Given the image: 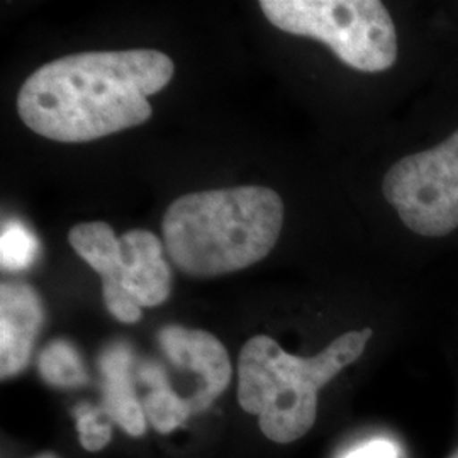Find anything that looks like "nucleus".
Wrapping results in <instances>:
<instances>
[{
    "label": "nucleus",
    "instance_id": "2",
    "mask_svg": "<svg viewBox=\"0 0 458 458\" xmlns=\"http://www.w3.org/2000/svg\"><path fill=\"white\" fill-rule=\"evenodd\" d=\"M284 202L263 185L194 192L164 216L166 253L191 277H217L263 260L277 243Z\"/></svg>",
    "mask_w": 458,
    "mask_h": 458
},
{
    "label": "nucleus",
    "instance_id": "15",
    "mask_svg": "<svg viewBox=\"0 0 458 458\" xmlns=\"http://www.w3.org/2000/svg\"><path fill=\"white\" fill-rule=\"evenodd\" d=\"M36 458H62V457H58V455H56V454H43V455H39V457H36Z\"/></svg>",
    "mask_w": 458,
    "mask_h": 458
},
{
    "label": "nucleus",
    "instance_id": "4",
    "mask_svg": "<svg viewBox=\"0 0 458 458\" xmlns=\"http://www.w3.org/2000/svg\"><path fill=\"white\" fill-rule=\"evenodd\" d=\"M68 242L83 262L102 278V295L109 312L121 323L141 319V308L164 304L172 289L170 267L162 242L147 229L115 236L107 223H81Z\"/></svg>",
    "mask_w": 458,
    "mask_h": 458
},
{
    "label": "nucleus",
    "instance_id": "6",
    "mask_svg": "<svg viewBox=\"0 0 458 458\" xmlns=\"http://www.w3.org/2000/svg\"><path fill=\"white\" fill-rule=\"evenodd\" d=\"M382 192L412 233L442 238L458 228V130L387 170Z\"/></svg>",
    "mask_w": 458,
    "mask_h": 458
},
{
    "label": "nucleus",
    "instance_id": "9",
    "mask_svg": "<svg viewBox=\"0 0 458 458\" xmlns=\"http://www.w3.org/2000/svg\"><path fill=\"white\" fill-rule=\"evenodd\" d=\"M130 352L113 346L100 357L104 372V410L113 421L131 437L147 433V414L138 401L130 377Z\"/></svg>",
    "mask_w": 458,
    "mask_h": 458
},
{
    "label": "nucleus",
    "instance_id": "12",
    "mask_svg": "<svg viewBox=\"0 0 458 458\" xmlns=\"http://www.w3.org/2000/svg\"><path fill=\"white\" fill-rule=\"evenodd\" d=\"M39 253V242L21 221H7L0 236V263L7 272L30 268Z\"/></svg>",
    "mask_w": 458,
    "mask_h": 458
},
{
    "label": "nucleus",
    "instance_id": "7",
    "mask_svg": "<svg viewBox=\"0 0 458 458\" xmlns=\"http://www.w3.org/2000/svg\"><path fill=\"white\" fill-rule=\"evenodd\" d=\"M45 325V306L30 284L0 285V377L22 372L31 360L33 344Z\"/></svg>",
    "mask_w": 458,
    "mask_h": 458
},
{
    "label": "nucleus",
    "instance_id": "10",
    "mask_svg": "<svg viewBox=\"0 0 458 458\" xmlns=\"http://www.w3.org/2000/svg\"><path fill=\"white\" fill-rule=\"evenodd\" d=\"M141 376L151 386V393L143 401V410L155 429L170 433L192 416L187 403L168 386L162 369L149 367L141 372Z\"/></svg>",
    "mask_w": 458,
    "mask_h": 458
},
{
    "label": "nucleus",
    "instance_id": "14",
    "mask_svg": "<svg viewBox=\"0 0 458 458\" xmlns=\"http://www.w3.org/2000/svg\"><path fill=\"white\" fill-rule=\"evenodd\" d=\"M344 458H397V448L386 440L367 443Z\"/></svg>",
    "mask_w": 458,
    "mask_h": 458
},
{
    "label": "nucleus",
    "instance_id": "3",
    "mask_svg": "<svg viewBox=\"0 0 458 458\" xmlns=\"http://www.w3.org/2000/svg\"><path fill=\"white\" fill-rule=\"evenodd\" d=\"M372 327L348 331L314 357H295L265 335L246 342L238 361V403L257 414L272 442L293 443L310 433L318 418L319 391L360 359Z\"/></svg>",
    "mask_w": 458,
    "mask_h": 458
},
{
    "label": "nucleus",
    "instance_id": "16",
    "mask_svg": "<svg viewBox=\"0 0 458 458\" xmlns=\"http://www.w3.org/2000/svg\"><path fill=\"white\" fill-rule=\"evenodd\" d=\"M450 458H458V450H455V452L450 455Z\"/></svg>",
    "mask_w": 458,
    "mask_h": 458
},
{
    "label": "nucleus",
    "instance_id": "8",
    "mask_svg": "<svg viewBox=\"0 0 458 458\" xmlns=\"http://www.w3.org/2000/svg\"><path fill=\"white\" fill-rule=\"evenodd\" d=\"M158 344L166 359L177 369L189 370L200 378L206 410L228 389L233 367L228 352L214 335L202 329L165 327L158 333Z\"/></svg>",
    "mask_w": 458,
    "mask_h": 458
},
{
    "label": "nucleus",
    "instance_id": "13",
    "mask_svg": "<svg viewBox=\"0 0 458 458\" xmlns=\"http://www.w3.org/2000/svg\"><path fill=\"white\" fill-rule=\"evenodd\" d=\"M77 426H79L81 443L89 452H98L111 442V437H113L111 425L100 423L98 411L89 406L77 410Z\"/></svg>",
    "mask_w": 458,
    "mask_h": 458
},
{
    "label": "nucleus",
    "instance_id": "1",
    "mask_svg": "<svg viewBox=\"0 0 458 458\" xmlns=\"http://www.w3.org/2000/svg\"><path fill=\"white\" fill-rule=\"evenodd\" d=\"M157 49L87 51L39 66L22 83L17 113L31 131L62 143H85L147 123L149 96L174 77Z\"/></svg>",
    "mask_w": 458,
    "mask_h": 458
},
{
    "label": "nucleus",
    "instance_id": "5",
    "mask_svg": "<svg viewBox=\"0 0 458 458\" xmlns=\"http://www.w3.org/2000/svg\"><path fill=\"white\" fill-rule=\"evenodd\" d=\"M260 7L280 31L325 43L359 72H386L397 60L393 17L378 0H262Z\"/></svg>",
    "mask_w": 458,
    "mask_h": 458
},
{
    "label": "nucleus",
    "instance_id": "11",
    "mask_svg": "<svg viewBox=\"0 0 458 458\" xmlns=\"http://www.w3.org/2000/svg\"><path fill=\"white\" fill-rule=\"evenodd\" d=\"M38 367L41 377L55 387H77L87 382V374L77 350L62 340L45 348Z\"/></svg>",
    "mask_w": 458,
    "mask_h": 458
}]
</instances>
